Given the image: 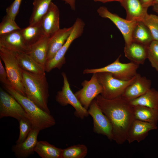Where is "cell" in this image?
<instances>
[{
  "label": "cell",
  "mask_w": 158,
  "mask_h": 158,
  "mask_svg": "<svg viewBox=\"0 0 158 158\" xmlns=\"http://www.w3.org/2000/svg\"><path fill=\"white\" fill-rule=\"evenodd\" d=\"M0 56L4 64L12 87L20 94L26 96L23 81L22 69L14 54L8 49L0 47Z\"/></svg>",
  "instance_id": "obj_4"
},
{
  "label": "cell",
  "mask_w": 158,
  "mask_h": 158,
  "mask_svg": "<svg viewBox=\"0 0 158 158\" xmlns=\"http://www.w3.org/2000/svg\"><path fill=\"white\" fill-rule=\"evenodd\" d=\"M151 84L150 80L137 73L134 80L126 87L121 96L130 101L145 94L151 88Z\"/></svg>",
  "instance_id": "obj_14"
},
{
  "label": "cell",
  "mask_w": 158,
  "mask_h": 158,
  "mask_svg": "<svg viewBox=\"0 0 158 158\" xmlns=\"http://www.w3.org/2000/svg\"><path fill=\"white\" fill-rule=\"evenodd\" d=\"M26 97L46 112L50 114L48 106L49 85L45 73H35L22 69Z\"/></svg>",
  "instance_id": "obj_2"
},
{
  "label": "cell",
  "mask_w": 158,
  "mask_h": 158,
  "mask_svg": "<svg viewBox=\"0 0 158 158\" xmlns=\"http://www.w3.org/2000/svg\"><path fill=\"white\" fill-rule=\"evenodd\" d=\"M120 56L116 60L108 65L99 68H87L84 70L83 73L87 74L100 72H108L116 78L123 80H129L137 74L139 65L130 62L123 63L120 61Z\"/></svg>",
  "instance_id": "obj_7"
},
{
  "label": "cell",
  "mask_w": 158,
  "mask_h": 158,
  "mask_svg": "<svg viewBox=\"0 0 158 158\" xmlns=\"http://www.w3.org/2000/svg\"><path fill=\"white\" fill-rule=\"evenodd\" d=\"M73 29V25L69 28L60 29L49 37L46 61L52 59L58 50L67 40Z\"/></svg>",
  "instance_id": "obj_18"
},
{
  "label": "cell",
  "mask_w": 158,
  "mask_h": 158,
  "mask_svg": "<svg viewBox=\"0 0 158 158\" xmlns=\"http://www.w3.org/2000/svg\"><path fill=\"white\" fill-rule=\"evenodd\" d=\"M147 58L152 66L158 71V41L153 40L148 46Z\"/></svg>",
  "instance_id": "obj_32"
},
{
  "label": "cell",
  "mask_w": 158,
  "mask_h": 158,
  "mask_svg": "<svg viewBox=\"0 0 158 158\" xmlns=\"http://www.w3.org/2000/svg\"><path fill=\"white\" fill-rule=\"evenodd\" d=\"M95 99L111 123L113 140L118 144H123L126 140L128 130L135 119L133 106L121 96L108 99L99 95Z\"/></svg>",
  "instance_id": "obj_1"
},
{
  "label": "cell",
  "mask_w": 158,
  "mask_h": 158,
  "mask_svg": "<svg viewBox=\"0 0 158 158\" xmlns=\"http://www.w3.org/2000/svg\"><path fill=\"white\" fill-rule=\"evenodd\" d=\"M157 128V126L135 119L128 130L126 140L129 144L135 141L139 143L145 139L149 131Z\"/></svg>",
  "instance_id": "obj_17"
},
{
  "label": "cell",
  "mask_w": 158,
  "mask_h": 158,
  "mask_svg": "<svg viewBox=\"0 0 158 158\" xmlns=\"http://www.w3.org/2000/svg\"><path fill=\"white\" fill-rule=\"evenodd\" d=\"M40 130L35 127L26 138L21 143L13 146L12 150L18 158H26L33 154L34 149L38 142L37 138Z\"/></svg>",
  "instance_id": "obj_15"
},
{
  "label": "cell",
  "mask_w": 158,
  "mask_h": 158,
  "mask_svg": "<svg viewBox=\"0 0 158 158\" xmlns=\"http://www.w3.org/2000/svg\"><path fill=\"white\" fill-rule=\"evenodd\" d=\"M81 85L83 88L74 94L83 107L88 110L93 100L102 93L103 88L98 81L97 73H93L89 80L83 81Z\"/></svg>",
  "instance_id": "obj_11"
},
{
  "label": "cell",
  "mask_w": 158,
  "mask_h": 158,
  "mask_svg": "<svg viewBox=\"0 0 158 158\" xmlns=\"http://www.w3.org/2000/svg\"><path fill=\"white\" fill-rule=\"evenodd\" d=\"M142 22L149 30L154 40L158 41V16L147 13Z\"/></svg>",
  "instance_id": "obj_31"
},
{
  "label": "cell",
  "mask_w": 158,
  "mask_h": 158,
  "mask_svg": "<svg viewBox=\"0 0 158 158\" xmlns=\"http://www.w3.org/2000/svg\"><path fill=\"white\" fill-rule=\"evenodd\" d=\"M20 30L0 35V47L13 52L26 53L28 50V46L25 44Z\"/></svg>",
  "instance_id": "obj_16"
},
{
  "label": "cell",
  "mask_w": 158,
  "mask_h": 158,
  "mask_svg": "<svg viewBox=\"0 0 158 158\" xmlns=\"http://www.w3.org/2000/svg\"><path fill=\"white\" fill-rule=\"evenodd\" d=\"M132 39V41L147 46L154 40L149 30L142 21L137 22L133 32Z\"/></svg>",
  "instance_id": "obj_27"
},
{
  "label": "cell",
  "mask_w": 158,
  "mask_h": 158,
  "mask_svg": "<svg viewBox=\"0 0 158 158\" xmlns=\"http://www.w3.org/2000/svg\"><path fill=\"white\" fill-rule=\"evenodd\" d=\"M7 117L13 118L18 121L24 117L30 118L19 102L12 95L0 88V118Z\"/></svg>",
  "instance_id": "obj_9"
},
{
  "label": "cell",
  "mask_w": 158,
  "mask_h": 158,
  "mask_svg": "<svg viewBox=\"0 0 158 158\" xmlns=\"http://www.w3.org/2000/svg\"><path fill=\"white\" fill-rule=\"evenodd\" d=\"M155 4L158 5V0H154L153 6Z\"/></svg>",
  "instance_id": "obj_40"
},
{
  "label": "cell",
  "mask_w": 158,
  "mask_h": 158,
  "mask_svg": "<svg viewBox=\"0 0 158 158\" xmlns=\"http://www.w3.org/2000/svg\"><path fill=\"white\" fill-rule=\"evenodd\" d=\"M61 75L63 79V85L61 90L57 92L56 100L62 106L68 104L72 106L75 109L74 113L77 117L83 119L87 117L89 115L88 110L83 107L71 90L66 73L63 72Z\"/></svg>",
  "instance_id": "obj_8"
},
{
  "label": "cell",
  "mask_w": 158,
  "mask_h": 158,
  "mask_svg": "<svg viewBox=\"0 0 158 158\" xmlns=\"http://www.w3.org/2000/svg\"><path fill=\"white\" fill-rule=\"evenodd\" d=\"M0 81L4 87L11 86L7 75L5 69L2 64L1 60L0 58Z\"/></svg>",
  "instance_id": "obj_35"
},
{
  "label": "cell",
  "mask_w": 158,
  "mask_h": 158,
  "mask_svg": "<svg viewBox=\"0 0 158 158\" xmlns=\"http://www.w3.org/2000/svg\"><path fill=\"white\" fill-rule=\"evenodd\" d=\"M129 102L133 107L141 106L158 109V91L150 88L143 95Z\"/></svg>",
  "instance_id": "obj_26"
},
{
  "label": "cell",
  "mask_w": 158,
  "mask_h": 158,
  "mask_svg": "<svg viewBox=\"0 0 158 158\" xmlns=\"http://www.w3.org/2000/svg\"><path fill=\"white\" fill-rule=\"evenodd\" d=\"M120 3L126 10L127 20L142 21L147 13L148 8L144 7L139 0H122Z\"/></svg>",
  "instance_id": "obj_19"
},
{
  "label": "cell",
  "mask_w": 158,
  "mask_h": 158,
  "mask_svg": "<svg viewBox=\"0 0 158 158\" xmlns=\"http://www.w3.org/2000/svg\"><path fill=\"white\" fill-rule=\"evenodd\" d=\"M152 6L153 10L154 11L158 13V5L155 4Z\"/></svg>",
  "instance_id": "obj_39"
},
{
  "label": "cell",
  "mask_w": 158,
  "mask_h": 158,
  "mask_svg": "<svg viewBox=\"0 0 158 158\" xmlns=\"http://www.w3.org/2000/svg\"><path fill=\"white\" fill-rule=\"evenodd\" d=\"M65 2L66 4H68L70 6L71 9L75 11V0H61Z\"/></svg>",
  "instance_id": "obj_37"
},
{
  "label": "cell",
  "mask_w": 158,
  "mask_h": 158,
  "mask_svg": "<svg viewBox=\"0 0 158 158\" xmlns=\"http://www.w3.org/2000/svg\"><path fill=\"white\" fill-rule=\"evenodd\" d=\"M20 32L26 44H32L40 40L45 35L40 24L21 29Z\"/></svg>",
  "instance_id": "obj_28"
},
{
  "label": "cell",
  "mask_w": 158,
  "mask_h": 158,
  "mask_svg": "<svg viewBox=\"0 0 158 158\" xmlns=\"http://www.w3.org/2000/svg\"><path fill=\"white\" fill-rule=\"evenodd\" d=\"M19 134L16 144L22 142L27 137L33 128V125L30 118L28 117L22 118L18 121Z\"/></svg>",
  "instance_id": "obj_30"
},
{
  "label": "cell",
  "mask_w": 158,
  "mask_h": 158,
  "mask_svg": "<svg viewBox=\"0 0 158 158\" xmlns=\"http://www.w3.org/2000/svg\"><path fill=\"white\" fill-rule=\"evenodd\" d=\"M87 151V147L84 145H73L63 149L61 158H84Z\"/></svg>",
  "instance_id": "obj_29"
},
{
  "label": "cell",
  "mask_w": 158,
  "mask_h": 158,
  "mask_svg": "<svg viewBox=\"0 0 158 158\" xmlns=\"http://www.w3.org/2000/svg\"><path fill=\"white\" fill-rule=\"evenodd\" d=\"M21 29L15 22V20L6 15L0 23V35Z\"/></svg>",
  "instance_id": "obj_33"
},
{
  "label": "cell",
  "mask_w": 158,
  "mask_h": 158,
  "mask_svg": "<svg viewBox=\"0 0 158 158\" xmlns=\"http://www.w3.org/2000/svg\"><path fill=\"white\" fill-rule=\"evenodd\" d=\"M143 6L148 8L153 5L154 0H139Z\"/></svg>",
  "instance_id": "obj_36"
},
{
  "label": "cell",
  "mask_w": 158,
  "mask_h": 158,
  "mask_svg": "<svg viewBox=\"0 0 158 158\" xmlns=\"http://www.w3.org/2000/svg\"><path fill=\"white\" fill-rule=\"evenodd\" d=\"M52 0H33L32 11L29 20V25L40 24L41 20L47 11Z\"/></svg>",
  "instance_id": "obj_23"
},
{
  "label": "cell",
  "mask_w": 158,
  "mask_h": 158,
  "mask_svg": "<svg viewBox=\"0 0 158 158\" xmlns=\"http://www.w3.org/2000/svg\"><path fill=\"white\" fill-rule=\"evenodd\" d=\"M63 149L45 141H38L34 151L42 158H61Z\"/></svg>",
  "instance_id": "obj_24"
},
{
  "label": "cell",
  "mask_w": 158,
  "mask_h": 158,
  "mask_svg": "<svg viewBox=\"0 0 158 158\" xmlns=\"http://www.w3.org/2000/svg\"><path fill=\"white\" fill-rule=\"evenodd\" d=\"M59 21V9L55 4L51 2L40 23L46 36L49 37L60 29Z\"/></svg>",
  "instance_id": "obj_13"
},
{
  "label": "cell",
  "mask_w": 158,
  "mask_h": 158,
  "mask_svg": "<svg viewBox=\"0 0 158 158\" xmlns=\"http://www.w3.org/2000/svg\"><path fill=\"white\" fill-rule=\"evenodd\" d=\"M97 11L100 16L109 19L115 25L123 36L125 45H128L132 42V33L137 22L122 18L110 12L105 6L100 7Z\"/></svg>",
  "instance_id": "obj_12"
},
{
  "label": "cell",
  "mask_w": 158,
  "mask_h": 158,
  "mask_svg": "<svg viewBox=\"0 0 158 158\" xmlns=\"http://www.w3.org/2000/svg\"><path fill=\"white\" fill-rule=\"evenodd\" d=\"M88 111L93 119L94 132L106 136L111 141L113 140L111 123L108 117L103 113L95 99L90 104Z\"/></svg>",
  "instance_id": "obj_10"
},
{
  "label": "cell",
  "mask_w": 158,
  "mask_h": 158,
  "mask_svg": "<svg viewBox=\"0 0 158 158\" xmlns=\"http://www.w3.org/2000/svg\"><path fill=\"white\" fill-rule=\"evenodd\" d=\"M147 46L132 41L125 45L124 52L125 56L131 62L139 65L144 63L147 58Z\"/></svg>",
  "instance_id": "obj_21"
},
{
  "label": "cell",
  "mask_w": 158,
  "mask_h": 158,
  "mask_svg": "<svg viewBox=\"0 0 158 158\" xmlns=\"http://www.w3.org/2000/svg\"><path fill=\"white\" fill-rule=\"evenodd\" d=\"M49 37L45 36L34 43L28 46L26 53L44 68L46 61Z\"/></svg>",
  "instance_id": "obj_20"
},
{
  "label": "cell",
  "mask_w": 158,
  "mask_h": 158,
  "mask_svg": "<svg viewBox=\"0 0 158 158\" xmlns=\"http://www.w3.org/2000/svg\"><path fill=\"white\" fill-rule=\"evenodd\" d=\"M4 88L23 107L28 115L33 127L41 130L56 124L55 120L52 115L42 110L27 97L19 93L11 86H7Z\"/></svg>",
  "instance_id": "obj_3"
},
{
  "label": "cell",
  "mask_w": 158,
  "mask_h": 158,
  "mask_svg": "<svg viewBox=\"0 0 158 158\" xmlns=\"http://www.w3.org/2000/svg\"><path fill=\"white\" fill-rule=\"evenodd\" d=\"M133 107L135 119L157 126L158 109L141 106H137Z\"/></svg>",
  "instance_id": "obj_25"
},
{
  "label": "cell",
  "mask_w": 158,
  "mask_h": 158,
  "mask_svg": "<svg viewBox=\"0 0 158 158\" xmlns=\"http://www.w3.org/2000/svg\"><path fill=\"white\" fill-rule=\"evenodd\" d=\"M22 0H14L6 10V15L15 20L18 14Z\"/></svg>",
  "instance_id": "obj_34"
},
{
  "label": "cell",
  "mask_w": 158,
  "mask_h": 158,
  "mask_svg": "<svg viewBox=\"0 0 158 158\" xmlns=\"http://www.w3.org/2000/svg\"><path fill=\"white\" fill-rule=\"evenodd\" d=\"M103 91L101 95L104 98L112 99L121 96L126 87L134 80L135 75L131 79L123 80L114 77L110 73H96Z\"/></svg>",
  "instance_id": "obj_6"
},
{
  "label": "cell",
  "mask_w": 158,
  "mask_h": 158,
  "mask_svg": "<svg viewBox=\"0 0 158 158\" xmlns=\"http://www.w3.org/2000/svg\"><path fill=\"white\" fill-rule=\"evenodd\" d=\"M85 26V23L81 19H76L73 25L72 30L66 42L52 59L46 61L44 67L45 71L49 72L55 68L60 69L66 62L65 56L66 52L72 42L81 36Z\"/></svg>",
  "instance_id": "obj_5"
},
{
  "label": "cell",
  "mask_w": 158,
  "mask_h": 158,
  "mask_svg": "<svg viewBox=\"0 0 158 158\" xmlns=\"http://www.w3.org/2000/svg\"><path fill=\"white\" fill-rule=\"evenodd\" d=\"M12 52L15 55L22 69L35 73H45L44 68L26 53Z\"/></svg>",
  "instance_id": "obj_22"
},
{
  "label": "cell",
  "mask_w": 158,
  "mask_h": 158,
  "mask_svg": "<svg viewBox=\"0 0 158 158\" xmlns=\"http://www.w3.org/2000/svg\"><path fill=\"white\" fill-rule=\"evenodd\" d=\"M95 2H100L104 3L112 1H118L120 2L122 0H93Z\"/></svg>",
  "instance_id": "obj_38"
}]
</instances>
